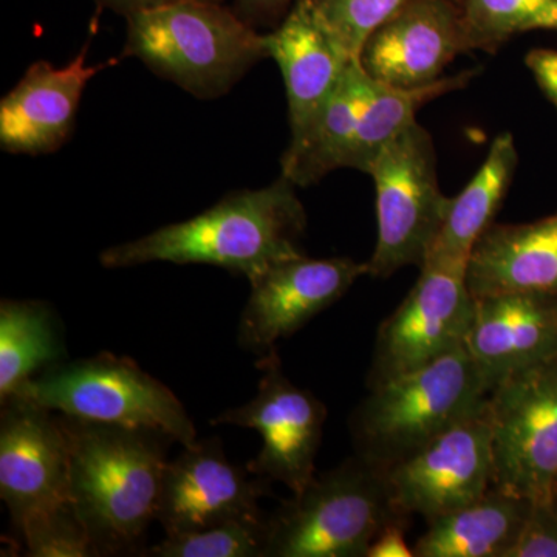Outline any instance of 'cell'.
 <instances>
[{
	"label": "cell",
	"mask_w": 557,
	"mask_h": 557,
	"mask_svg": "<svg viewBox=\"0 0 557 557\" xmlns=\"http://www.w3.org/2000/svg\"><path fill=\"white\" fill-rule=\"evenodd\" d=\"M60 416L69 445V500L98 556L132 555L159 515L168 450L157 429Z\"/></svg>",
	"instance_id": "6da1fadb"
},
{
	"label": "cell",
	"mask_w": 557,
	"mask_h": 557,
	"mask_svg": "<svg viewBox=\"0 0 557 557\" xmlns=\"http://www.w3.org/2000/svg\"><path fill=\"white\" fill-rule=\"evenodd\" d=\"M296 188L281 174L265 188L236 190L196 218L104 249L101 265L205 263L244 274L251 284L277 263L304 255L299 242L307 214Z\"/></svg>",
	"instance_id": "7a4b0ae2"
},
{
	"label": "cell",
	"mask_w": 557,
	"mask_h": 557,
	"mask_svg": "<svg viewBox=\"0 0 557 557\" xmlns=\"http://www.w3.org/2000/svg\"><path fill=\"white\" fill-rule=\"evenodd\" d=\"M123 57L138 58L183 90L214 100L269 57L265 38L219 2L174 3L126 17Z\"/></svg>",
	"instance_id": "3957f363"
},
{
	"label": "cell",
	"mask_w": 557,
	"mask_h": 557,
	"mask_svg": "<svg viewBox=\"0 0 557 557\" xmlns=\"http://www.w3.org/2000/svg\"><path fill=\"white\" fill-rule=\"evenodd\" d=\"M491 391L465 347L369 388L350 421L357 456L387 471L485 408Z\"/></svg>",
	"instance_id": "277c9868"
},
{
	"label": "cell",
	"mask_w": 557,
	"mask_h": 557,
	"mask_svg": "<svg viewBox=\"0 0 557 557\" xmlns=\"http://www.w3.org/2000/svg\"><path fill=\"white\" fill-rule=\"evenodd\" d=\"M397 520L409 518L392 500L386 471L355 454L269 516L265 557H366Z\"/></svg>",
	"instance_id": "5b68a950"
},
{
	"label": "cell",
	"mask_w": 557,
	"mask_h": 557,
	"mask_svg": "<svg viewBox=\"0 0 557 557\" xmlns=\"http://www.w3.org/2000/svg\"><path fill=\"white\" fill-rule=\"evenodd\" d=\"M10 398L35 403L61 416L157 429L182 446L197 442L196 426L174 392L134 359L109 351L58 362L22 384Z\"/></svg>",
	"instance_id": "8992f818"
},
{
	"label": "cell",
	"mask_w": 557,
	"mask_h": 557,
	"mask_svg": "<svg viewBox=\"0 0 557 557\" xmlns=\"http://www.w3.org/2000/svg\"><path fill=\"white\" fill-rule=\"evenodd\" d=\"M368 174L375 183L379 222L369 276L386 278L410 265L421 269L453 205L438 186L431 134L417 121L410 124L381 149Z\"/></svg>",
	"instance_id": "52a82bcc"
},
{
	"label": "cell",
	"mask_w": 557,
	"mask_h": 557,
	"mask_svg": "<svg viewBox=\"0 0 557 557\" xmlns=\"http://www.w3.org/2000/svg\"><path fill=\"white\" fill-rule=\"evenodd\" d=\"M493 486L552 502L557 482V355L512 373L487 398Z\"/></svg>",
	"instance_id": "ba28073f"
},
{
	"label": "cell",
	"mask_w": 557,
	"mask_h": 557,
	"mask_svg": "<svg viewBox=\"0 0 557 557\" xmlns=\"http://www.w3.org/2000/svg\"><path fill=\"white\" fill-rule=\"evenodd\" d=\"M474 311L475 298L469 292L465 267L424 263L417 284L380 325L369 388L463 348Z\"/></svg>",
	"instance_id": "9c48e42d"
},
{
	"label": "cell",
	"mask_w": 557,
	"mask_h": 557,
	"mask_svg": "<svg viewBox=\"0 0 557 557\" xmlns=\"http://www.w3.org/2000/svg\"><path fill=\"white\" fill-rule=\"evenodd\" d=\"M262 370L258 394L247 405L225 410L212 418L214 426H236L258 431L262 449L248 461L252 474L284 483L298 494L317 475L327 408L310 391L285 376L276 350L260 357Z\"/></svg>",
	"instance_id": "30bf717a"
},
{
	"label": "cell",
	"mask_w": 557,
	"mask_h": 557,
	"mask_svg": "<svg viewBox=\"0 0 557 557\" xmlns=\"http://www.w3.org/2000/svg\"><path fill=\"white\" fill-rule=\"evenodd\" d=\"M395 507L426 522L467 507L493 487L494 457L485 408L386 471Z\"/></svg>",
	"instance_id": "8fae6325"
},
{
	"label": "cell",
	"mask_w": 557,
	"mask_h": 557,
	"mask_svg": "<svg viewBox=\"0 0 557 557\" xmlns=\"http://www.w3.org/2000/svg\"><path fill=\"white\" fill-rule=\"evenodd\" d=\"M0 497L16 531L70 502L67 437L53 410L17 398L2 403Z\"/></svg>",
	"instance_id": "7c38bea8"
},
{
	"label": "cell",
	"mask_w": 557,
	"mask_h": 557,
	"mask_svg": "<svg viewBox=\"0 0 557 557\" xmlns=\"http://www.w3.org/2000/svg\"><path fill=\"white\" fill-rule=\"evenodd\" d=\"M361 276H369L368 262L348 258L302 255L277 263L249 284L251 293L239 324L240 346L260 357L276 350L278 341L332 307Z\"/></svg>",
	"instance_id": "4fadbf2b"
},
{
	"label": "cell",
	"mask_w": 557,
	"mask_h": 557,
	"mask_svg": "<svg viewBox=\"0 0 557 557\" xmlns=\"http://www.w3.org/2000/svg\"><path fill=\"white\" fill-rule=\"evenodd\" d=\"M270 483L231 463L219 438L197 440L168 461L157 520L175 536L259 515Z\"/></svg>",
	"instance_id": "5bb4252c"
},
{
	"label": "cell",
	"mask_w": 557,
	"mask_h": 557,
	"mask_svg": "<svg viewBox=\"0 0 557 557\" xmlns=\"http://www.w3.org/2000/svg\"><path fill=\"white\" fill-rule=\"evenodd\" d=\"M469 53L458 0H409L366 40L359 64L370 78L397 90H418L443 78Z\"/></svg>",
	"instance_id": "9a60e30c"
},
{
	"label": "cell",
	"mask_w": 557,
	"mask_h": 557,
	"mask_svg": "<svg viewBox=\"0 0 557 557\" xmlns=\"http://www.w3.org/2000/svg\"><path fill=\"white\" fill-rule=\"evenodd\" d=\"M87 47L64 67L39 61L0 101V146L9 153L57 152L72 135L84 89L115 64H87Z\"/></svg>",
	"instance_id": "2e32d148"
},
{
	"label": "cell",
	"mask_w": 557,
	"mask_h": 557,
	"mask_svg": "<svg viewBox=\"0 0 557 557\" xmlns=\"http://www.w3.org/2000/svg\"><path fill=\"white\" fill-rule=\"evenodd\" d=\"M465 348L491 388L512 373L556 357V296L505 293L475 299Z\"/></svg>",
	"instance_id": "e0dca14e"
},
{
	"label": "cell",
	"mask_w": 557,
	"mask_h": 557,
	"mask_svg": "<svg viewBox=\"0 0 557 557\" xmlns=\"http://www.w3.org/2000/svg\"><path fill=\"white\" fill-rule=\"evenodd\" d=\"M269 57L277 62L288 98L289 129L295 141L306 134L336 90L350 57L298 0L274 30L263 35Z\"/></svg>",
	"instance_id": "ac0fdd59"
},
{
	"label": "cell",
	"mask_w": 557,
	"mask_h": 557,
	"mask_svg": "<svg viewBox=\"0 0 557 557\" xmlns=\"http://www.w3.org/2000/svg\"><path fill=\"white\" fill-rule=\"evenodd\" d=\"M467 284L475 299L505 293L557 298V212L522 225H493L475 242Z\"/></svg>",
	"instance_id": "d6986e66"
},
{
	"label": "cell",
	"mask_w": 557,
	"mask_h": 557,
	"mask_svg": "<svg viewBox=\"0 0 557 557\" xmlns=\"http://www.w3.org/2000/svg\"><path fill=\"white\" fill-rule=\"evenodd\" d=\"M533 502L491 487L467 507L428 522L417 557H508Z\"/></svg>",
	"instance_id": "ffe728a7"
},
{
	"label": "cell",
	"mask_w": 557,
	"mask_h": 557,
	"mask_svg": "<svg viewBox=\"0 0 557 557\" xmlns=\"http://www.w3.org/2000/svg\"><path fill=\"white\" fill-rule=\"evenodd\" d=\"M375 86L376 81L370 78L359 61H351L306 134L289 141L281 159L282 175L306 188L343 168L348 143Z\"/></svg>",
	"instance_id": "44dd1931"
},
{
	"label": "cell",
	"mask_w": 557,
	"mask_h": 557,
	"mask_svg": "<svg viewBox=\"0 0 557 557\" xmlns=\"http://www.w3.org/2000/svg\"><path fill=\"white\" fill-rule=\"evenodd\" d=\"M518 161L512 135L509 132L497 135L478 174L467 188L454 197L448 219L424 263L468 269V259L475 242L493 225L504 203Z\"/></svg>",
	"instance_id": "7402d4cb"
},
{
	"label": "cell",
	"mask_w": 557,
	"mask_h": 557,
	"mask_svg": "<svg viewBox=\"0 0 557 557\" xmlns=\"http://www.w3.org/2000/svg\"><path fill=\"white\" fill-rule=\"evenodd\" d=\"M65 347L57 314L42 300L0 304V401L39 370L61 362Z\"/></svg>",
	"instance_id": "603a6c76"
},
{
	"label": "cell",
	"mask_w": 557,
	"mask_h": 557,
	"mask_svg": "<svg viewBox=\"0 0 557 557\" xmlns=\"http://www.w3.org/2000/svg\"><path fill=\"white\" fill-rule=\"evenodd\" d=\"M478 75L479 69L467 70L418 90L391 89L376 83L359 116L354 137L348 143L343 168L368 172L381 149L416 123L417 110L421 106L449 91L463 89Z\"/></svg>",
	"instance_id": "cb8c5ba5"
},
{
	"label": "cell",
	"mask_w": 557,
	"mask_h": 557,
	"mask_svg": "<svg viewBox=\"0 0 557 557\" xmlns=\"http://www.w3.org/2000/svg\"><path fill=\"white\" fill-rule=\"evenodd\" d=\"M469 53H496L520 33L557 32V0H458Z\"/></svg>",
	"instance_id": "d4e9b609"
},
{
	"label": "cell",
	"mask_w": 557,
	"mask_h": 557,
	"mask_svg": "<svg viewBox=\"0 0 557 557\" xmlns=\"http://www.w3.org/2000/svg\"><path fill=\"white\" fill-rule=\"evenodd\" d=\"M269 516H247L220 525L166 536L146 549L152 557H265Z\"/></svg>",
	"instance_id": "484cf974"
},
{
	"label": "cell",
	"mask_w": 557,
	"mask_h": 557,
	"mask_svg": "<svg viewBox=\"0 0 557 557\" xmlns=\"http://www.w3.org/2000/svg\"><path fill=\"white\" fill-rule=\"evenodd\" d=\"M319 24L351 60L381 24L409 0H306Z\"/></svg>",
	"instance_id": "4316f807"
},
{
	"label": "cell",
	"mask_w": 557,
	"mask_h": 557,
	"mask_svg": "<svg viewBox=\"0 0 557 557\" xmlns=\"http://www.w3.org/2000/svg\"><path fill=\"white\" fill-rule=\"evenodd\" d=\"M17 534L32 557L98 556L89 531L70 502L28 520Z\"/></svg>",
	"instance_id": "83f0119b"
},
{
	"label": "cell",
	"mask_w": 557,
	"mask_h": 557,
	"mask_svg": "<svg viewBox=\"0 0 557 557\" xmlns=\"http://www.w3.org/2000/svg\"><path fill=\"white\" fill-rule=\"evenodd\" d=\"M508 557H557V508L552 502H533Z\"/></svg>",
	"instance_id": "f1b7e54d"
},
{
	"label": "cell",
	"mask_w": 557,
	"mask_h": 557,
	"mask_svg": "<svg viewBox=\"0 0 557 557\" xmlns=\"http://www.w3.org/2000/svg\"><path fill=\"white\" fill-rule=\"evenodd\" d=\"M298 0H234V11L256 30L274 28L287 17Z\"/></svg>",
	"instance_id": "f546056e"
},
{
	"label": "cell",
	"mask_w": 557,
	"mask_h": 557,
	"mask_svg": "<svg viewBox=\"0 0 557 557\" xmlns=\"http://www.w3.org/2000/svg\"><path fill=\"white\" fill-rule=\"evenodd\" d=\"M527 67L533 73L537 86L557 110V51L531 50L525 58Z\"/></svg>",
	"instance_id": "4dcf8cb0"
},
{
	"label": "cell",
	"mask_w": 557,
	"mask_h": 557,
	"mask_svg": "<svg viewBox=\"0 0 557 557\" xmlns=\"http://www.w3.org/2000/svg\"><path fill=\"white\" fill-rule=\"evenodd\" d=\"M408 520H397L381 530L366 557H412L413 549L406 542Z\"/></svg>",
	"instance_id": "1f68e13d"
},
{
	"label": "cell",
	"mask_w": 557,
	"mask_h": 557,
	"mask_svg": "<svg viewBox=\"0 0 557 557\" xmlns=\"http://www.w3.org/2000/svg\"><path fill=\"white\" fill-rule=\"evenodd\" d=\"M102 9L113 11V13L121 14L127 17L141 11L160 9V7L174 5V3L189 2V0H95ZM199 2H219L223 3L225 0H199Z\"/></svg>",
	"instance_id": "d6a6232c"
},
{
	"label": "cell",
	"mask_w": 557,
	"mask_h": 557,
	"mask_svg": "<svg viewBox=\"0 0 557 557\" xmlns=\"http://www.w3.org/2000/svg\"><path fill=\"white\" fill-rule=\"evenodd\" d=\"M552 504L555 505V507L557 508V482H556L555 491H553Z\"/></svg>",
	"instance_id": "836d02e7"
}]
</instances>
